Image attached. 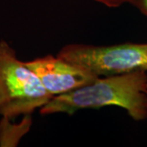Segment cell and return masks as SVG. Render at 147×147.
Listing matches in <instances>:
<instances>
[{
    "mask_svg": "<svg viewBox=\"0 0 147 147\" xmlns=\"http://www.w3.org/2000/svg\"><path fill=\"white\" fill-rule=\"evenodd\" d=\"M32 115H25L19 123H12L9 118L0 119V147H16L30 131L33 123Z\"/></svg>",
    "mask_w": 147,
    "mask_h": 147,
    "instance_id": "5b68a950",
    "label": "cell"
},
{
    "mask_svg": "<svg viewBox=\"0 0 147 147\" xmlns=\"http://www.w3.org/2000/svg\"><path fill=\"white\" fill-rule=\"evenodd\" d=\"M53 96L5 40H0V115H32Z\"/></svg>",
    "mask_w": 147,
    "mask_h": 147,
    "instance_id": "7a4b0ae2",
    "label": "cell"
},
{
    "mask_svg": "<svg viewBox=\"0 0 147 147\" xmlns=\"http://www.w3.org/2000/svg\"><path fill=\"white\" fill-rule=\"evenodd\" d=\"M93 1L104 4L108 7H118L126 3H131L133 0H93Z\"/></svg>",
    "mask_w": 147,
    "mask_h": 147,
    "instance_id": "8992f818",
    "label": "cell"
},
{
    "mask_svg": "<svg viewBox=\"0 0 147 147\" xmlns=\"http://www.w3.org/2000/svg\"><path fill=\"white\" fill-rule=\"evenodd\" d=\"M146 95H147V86H146Z\"/></svg>",
    "mask_w": 147,
    "mask_h": 147,
    "instance_id": "ba28073f",
    "label": "cell"
},
{
    "mask_svg": "<svg viewBox=\"0 0 147 147\" xmlns=\"http://www.w3.org/2000/svg\"><path fill=\"white\" fill-rule=\"evenodd\" d=\"M57 57L99 77L147 71V43L127 42L107 46L72 43L64 46Z\"/></svg>",
    "mask_w": 147,
    "mask_h": 147,
    "instance_id": "3957f363",
    "label": "cell"
},
{
    "mask_svg": "<svg viewBox=\"0 0 147 147\" xmlns=\"http://www.w3.org/2000/svg\"><path fill=\"white\" fill-rule=\"evenodd\" d=\"M146 70L102 76L69 92L53 96L39 112L42 115L65 113L69 115L84 109L118 106L134 120L147 118Z\"/></svg>",
    "mask_w": 147,
    "mask_h": 147,
    "instance_id": "6da1fadb",
    "label": "cell"
},
{
    "mask_svg": "<svg viewBox=\"0 0 147 147\" xmlns=\"http://www.w3.org/2000/svg\"><path fill=\"white\" fill-rule=\"evenodd\" d=\"M131 4L135 6L142 14L147 16V0H133Z\"/></svg>",
    "mask_w": 147,
    "mask_h": 147,
    "instance_id": "52a82bcc",
    "label": "cell"
},
{
    "mask_svg": "<svg viewBox=\"0 0 147 147\" xmlns=\"http://www.w3.org/2000/svg\"><path fill=\"white\" fill-rule=\"evenodd\" d=\"M26 64L53 96L69 92L99 78L88 69L57 56L47 55L26 61Z\"/></svg>",
    "mask_w": 147,
    "mask_h": 147,
    "instance_id": "277c9868",
    "label": "cell"
}]
</instances>
